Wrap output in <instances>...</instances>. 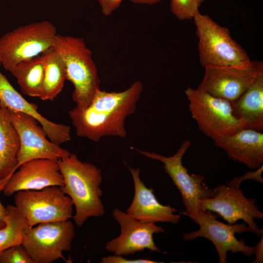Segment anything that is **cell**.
<instances>
[{"instance_id": "1", "label": "cell", "mask_w": 263, "mask_h": 263, "mask_svg": "<svg viewBox=\"0 0 263 263\" xmlns=\"http://www.w3.org/2000/svg\"><path fill=\"white\" fill-rule=\"evenodd\" d=\"M143 90L140 81H134L122 92L99 89L87 107H75L69 112L76 134L94 142L107 136L125 138V120L135 113Z\"/></svg>"}, {"instance_id": "2", "label": "cell", "mask_w": 263, "mask_h": 263, "mask_svg": "<svg viewBox=\"0 0 263 263\" xmlns=\"http://www.w3.org/2000/svg\"><path fill=\"white\" fill-rule=\"evenodd\" d=\"M57 162L63 180L61 189L70 197L75 208L73 216L75 225L81 227L90 217L103 215L101 170L92 163L81 161L73 153L58 159Z\"/></svg>"}, {"instance_id": "3", "label": "cell", "mask_w": 263, "mask_h": 263, "mask_svg": "<svg viewBox=\"0 0 263 263\" xmlns=\"http://www.w3.org/2000/svg\"><path fill=\"white\" fill-rule=\"evenodd\" d=\"M53 48L65 65L66 78L74 85L72 95L76 107L89 106L100 89V80L92 52L82 38L57 34Z\"/></svg>"}, {"instance_id": "4", "label": "cell", "mask_w": 263, "mask_h": 263, "mask_svg": "<svg viewBox=\"0 0 263 263\" xmlns=\"http://www.w3.org/2000/svg\"><path fill=\"white\" fill-rule=\"evenodd\" d=\"M193 19L198 38L199 61L203 67H245L251 64L248 54L232 38L226 27L199 11Z\"/></svg>"}, {"instance_id": "5", "label": "cell", "mask_w": 263, "mask_h": 263, "mask_svg": "<svg viewBox=\"0 0 263 263\" xmlns=\"http://www.w3.org/2000/svg\"><path fill=\"white\" fill-rule=\"evenodd\" d=\"M56 29L49 21L20 26L0 38V65L9 71L23 60L37 56L53 47Z\"/></svg>"}, {"instance_id": "6", "label": "cell", "mask_w": 263, "mask_h": 263, "mask_svg": "<svg viewBox=\"0 0 263 263\" xmlns=\"http://www.w3.org/2000/svg\"><path fill=\"white\" fill-rule=\"evenodd\" d=\"M192 118L199 129L211 139L232 135L243 129L235 116L231 103L199 88L185 91Z\"/></svg>"}, {"instance_id": "7", "label": "cell", "mask_w": 263, "mask_h": 263, "mask_svg": "<svg viewBox=\"0 0 263 263\" xmlns=\"http://www.w3.org/2000/svg\"><path fill=\"white\" fill-rule=\"evenodd\" d=\"M14 201L29 227L42 223L66 221L73 216V203L58 186L19 191L14 196Z\"/></svg>"}, {"instance_id": "8", "label": "cell", "mask_w": 263, "mask_h": 263, "mask_svg": "<svg viewBox=\"0 0 263 263\" xmlns=\"http://www.w3.org/2000/svg\"><path fill=\"white\" fill-rule=\"evenodd\" d=\"M190 145L189 140H185L176 152L169 157L154 152L136 150L146 157L162 163L165 172L170 177L180 193L182 202L186 208V211L182 213L186 215L200 214L202 212L200 208L201 200L214 196L213 190L204 183V176L189 174L188 169L182 164V158Z\"/></svg>"}, {"instance_id": "9", "label": "cell", "mask_w": 263, "mask_h": 263, "mask_svg": "<svg viewBox=\"0 0 263 263\" xmlns=\"http://www.w3.org/2000/svg\"><path fill=\"white\" fill-rule=\"evenodd\" d=\"M75 235L70 220L42 223L23 229L22 244L35 263H51L71 249Z\"/></svg>"}, {"instance_id": "10", "label": "cell", "mask_w": 263, "mask_h": 263, "mask_svg": "<svg viewBox=\"0 0 263 263\" xmlns=\"http://www.w3.org/2000/svg\"><path fill=\"white\" fill-rule=\"evenodd\" d=\"M194 223L199 225L198 230L184 234L186 241L203 237L209 240L214 245L217 252L219 263H226L227 252H242L247 257L255 254L256 246L246 245L243 240H238L236 233L250 231L245 223L225 224L217 220V216L210 211H202L198 215L188 214Z\"/></svg>"}, {"instance_id": "11", "label": "cell", "mask_w": 263, "mask_h": 263, "mask_svg": "<svg viewBox=\"0 0 263 263\" xmlns=\"http://www.w3.org/2000/svg\"><path fill=\"white\" fill-rule=\"evenodd\" d=\"M213 197L205 198L200 201L202 211L217 213L229 224L243 220L253 234L259 236L263 233L256 225L255 219L263 218V213L255 204V198H246L239 187L230 185H219L213 189Z\"/></svg>"}, {"instance_id": "12", "label": "cell", "mask_w": 263, "mask_h": 263, "mask_svg": "<svg viewBox=\"0 0 263 263\" xmlns=\"http://www.w3.org/2000/svg\"><path fill=\"white\" fill-rule=\"evenodd\" d=\"M5 109L19 138L17 169L23 163L32 159L57 161L71 153L60 145L48 140L44 130L35 118L22 113Z\"/></svg>"}, {"instance_id": "13", "label": "cell", "mask_w": 263, "mask_h": 263, "mask_svg": "<svg viewBox=\"0 0 263 263\" xmlns=\"http://www.w3.org/2000/svg\"><path fill=\"white\" fill-rule=\"evenodd\" d=\"M198 88L213 96L233 101L263 74L261 61H252L245 67H207Z\"/></svg>"}, {"instance_id": "14", "label": "cell", "mask_w": 263, "mask_h": 263, "mask_svg": "<svg viewBox=\"0 0 263 263\" xmlns=\"http://www.w3.org/2000/svg\"><path fill=\"white\" fill-rule=\"evenodd\" d=\"M114 219L119 224L120 233L108 242L104 248L116 255H128L146 249L160 252L155 245L153 235L165 231L153 223H145L136 220L117 208L112 212Z\"/></svg>"}, {"instance_id": "15", "label": "cell", "mask_w": 263, "mask_h": 263, "mask_svg": "<svg viewBox=\"0 0 263 263\" xmlns=\"http://www.w3.org/2000/svg\"><path fill=\"white\" fill-rule=\"evenodd\" d=\"M63 186L57 161L35 159L22 164L11 175L2 191L10 196L21 190H39L49 186Z\"/></svg>"}, {"instance_id": "16", "label": "cell", "mask_w": 263, "mask_h": 263, "mask_svg": "<svg viewBox=\"0 0 263 263\" xmlns=\"http://www.w3.org/2000/svg\"><path fill=\"white\" fill-rule=\"evenodd\" d=\"M134 184L133 200L126 213L137 220L145 223L165 222L177 224L180 216L170 206L161 204L153 194L152 188H147L140 178V169L129 167Z\"/></svg>"}, {"instance_id": "17", "label": "cell", "mask_w": 263, "mask_h": 263, "mask_svg": "<svg viewBox=\"0 0 263 263\" xmlns=\"http://www.w3.org/2000/svg\"><path fill=\"white\" fill-rule=\"evenodd\" d=\"M0 106L35 118L43 128L49 139L60 145L71 140V127L54 123L38 111V106L27 101L11 84L0 71Z\"/></svg>"}, {"instance_id": "18", "label": "cell", "mask_w": 263, "mask_h": 263, "mask_svg": "<svg viewBox=\"0 0 263 263\" xmlns=\"http://www.w3.org/2000/svg\"><path fill=\"white\" fill-rule=\"evenodd\" d=\"M215 145L223 150L230 159L248 168L257 169L263 163V133L243 129L228 136L212 139Z\"/></svg>"}, {"instance_id": "19", "label": "cell", "mask_w": 263, "mask_h": 263, "mask_svg": "<svg viewBox=\"0 0 263 263\" xmlns=\"http://www.w3.org/2000/svg\"><path fill=\"white\" fill-rule=\"evenodd\" d=\"M243 129L263 131V74L237 99L230 102Z\"/></svg>"}, {"instance_id": "20", "label": "cell", "mask_w": 263, "mask_h": 263, "mask_svg": "<svg viewBox=\"0 0 263 263\" xmlns=\"http://www.w3.org/2000/svg\"><path fill=\"white\" fill-rule=\"evenodd\" d=\"M19 147L18 133L5 108L0 106V191L17 170Z\"/></svg>"}, {"instance_id": "21", "label": "cell", "mask_w": 263, "mask_h": 263, "mask_svg": "<svg viewBox=\"0 0 263 263\" xmlns=\"http://www.w3.org/2000/svg\"><path fill=\"white\" fill-rule=\"evenodd\" d=\"M45 67V58L42 53L21 61L9 72L16 78L23 94L39 98L43 84Z\"/></svg>"}, {"instance_id": "22", "label": "cell", "mask_w": 263, "mask_h": 263, "mask_svg": "<svg viewBox=\"0 0 263 263\" xmlns=\"http://www.w3.org/2000/svg\"><path fill=\"white\" fill-rule=\"evenodd\" d=\"M45 58V74L39 98L53 101L61 92L66 78L64 63L52 47L43 53Z\"/></svg>"}, {"instance_id": "23", "label": "cell", "mask_w": 263, "mask_h": 263, "mask_svg": "<svg viewBox=\"0 0 263 263\" xmlns=\"http://www.w3.org/2000/svg\"><path fill=\"white\" fill-rule=\"evenodd\" d=\"M5 225L0 229V254L10 246L22 244L23 230L29 226L23 215L15 206L8 205Z\"/></svg>"}, {"instance_id": "24", "label": "cell", "mask_w": 263, "mask_h": 263, "mask_svg": "<svg viewBox=\"0 0 263 263\" xmlns=\"http://www.w3.org/2000/svg\"><path fill=\"white\" fill-rule=\"evenodd\" d=\"M205 0H170L171 13L180 20L193 19Z\"/></svg>"}, {"instance_id": "25", "label": "cell", "mask_w": 263, "mask_h": 263, "mask_svg": "<svg viewBox=\"0 0 263 263\" xmlns=\"http://www.w3.org/2000/svg\"><path fill=\"white\" fill-rule=\"evenodd\" d=\"M0 263H35L22 244H16L0 254Z\"/></svg>"}, {"instance_id": "26", "label": "cell", "mask_w": 263, "mask_h": 263, "mask_svg": "<svg viewBox=\"0 0 263 263\" xmlns=\"http://www.w3.org/2000/svg\"><path fill=\"white\" fill-rule=\"evenodd\" d=\"M263 171V165L257 169L255 171H248L243 175L235 177L233 179L227 181L226 185L232 186L235 187H240L242 182L246 180H254L263 184V179L262 177Z\"/></svg>"}, {"instance_id": "27", "label": "cell", "mask_w": 263, "mask_h": 263, "mask_svg": "<svg viewBox=\"0 0 263 263\" xmlns=\"http://www.w3.org/2000/svg\"><path fill=\"white\" fill-rule=\"evenodd\" d=\"M101 263H158L155 261L146 259H139L134 260L127 259L122 257L121 255H110L103 257L101 259Z\"/></svg>"}, {"instance_id": "28", "label": "cell", "mask_w": 263, "mask_h": 263, "mask_svg": "<svg viewBox=\"0 0 263 263\" xmlns=\"http://www.w3.org/2000/svg\"><path fill=\"white\" fill-rule=\"evenodd\" d=\"M99 3L102 13L105 16L111 15L120 5L123 0H95Z\"/></svg>"}, {"instance_id": "29", "label": "cell", "mask_w": 263, "mask_h": 263, "mask_svg": "<svg viewBox=\"0 0 263 263\" xmlns=\"http://www.w3.org/2000/svg\"><path fill=\"white\" fill-rule=\"evenodd\" d=\"M7 214L6 208L0 202V229L5 225V218Z\"/></svg>"}, {"instance_id": "30", "label": "cell", "mask_w": 263, "mask_h": 263, "mask_svg": "<svg viewBox=\"0 0 263 263\" xmlns=\"http://www.w3.org/2000/svg\"><path fill=\"white\" fill-rule=\"evenodd\" d=\"M263 238L262 241L258 244L256 246V251L255 254H256V259L254 263H262L263 262V256L261 255V248L263 246Z\"/></svg>"}, {"instance_id": "31", "label": "cell", "mask_w": 263, "mask_h": 263, "mask_svg": "<svg viewBox=\"0 0 263 263\" xmlns=\"http://www.w3.org/2000/svg\"><path fill=\"white\" fill-rule=\"evenodd\" d=\"M132 2L136 4H145L153 5L160 2L162 0H130Z\"/></svg>"}, {"instance_id": "32", "label": "cell", "mask_w": 263, "mask_h": 263, "mask_svg": "<svg viewBox=\"0 0 263 263\" xmlns=\"http://www.w3.org/2000/svg\"></svg>"}]
</instances>
